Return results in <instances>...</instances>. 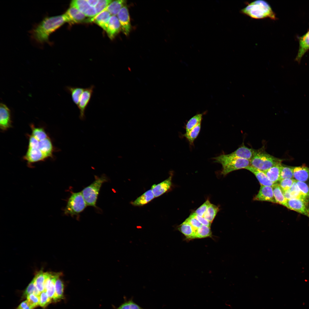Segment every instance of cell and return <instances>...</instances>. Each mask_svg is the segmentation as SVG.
<instances>
[{
	"label": "cell",
	"mask_w": 309,
	"mask_h": 309,
	"mask_svg": "<svg viewBox=\"0 0 309 309\" xmlns=\"http://www.w3.org/2000/svg\"><path fill=\"white\" fill-rule=\"evenodd\" d=\"M299 47L295 60L299 64L302 57L309 49V30L304 35L299 37Z\"/></svg>",
	"instance_id": "cell-14"
},
{
	"label": "cell",
	"mask_w": 309,
	"mask_h": 309,
	"mask_svg": "<svg viewBox=\"0 0 309 309\" xmlns=\"http://www.w3.org/2000/svg\"><path fill=\"white\" fill-rule=\"evenodd\" d=\"M84 14L86 17L91 18L95 16L97 13L95 7L90 6Z\"/></svg>",
	"instance_id": "cell-49"
},
{
	"label": "cell",
	"mask_w": 309,
	"mask_h": 309,
	"mask_svg": "<svg viewBox=\"0 0 309 309\" xmlns=\"http://www.w3.org/2000/svg\"><path fill=\"white\" fill-rule=\"evenodd\" d=\"M26 298L27 302L33 309L39 306V296L32 294L28 295Z\"/></svg>",
	"instance_id": "cell-44"
},
{
	"label": "cell",
	"mask_w": 309,
	"mask_h": 309,
	"mask_svg": "<svg viewBox=\"0 0 309 309\" xmlns=\"http://www.w3.org/2000/svg\"><path fill=\"white\" fill-rule=\"evenodd\" d=\"M215 163L222 166L221 174L225 175L233 171L245 169L250 165V161L245 159L232 157L228 154H222L213 158Z\"/></svg>",
	"instance_id": "cell-3"
},
{
	"label": "cell",
	"mask_w": 309,
	"mask_h": 309,
	"mask_svg": "<svg viewBox=\"0 0 309 309\" xmlns=\"http://www.w3.org/2000/svg\"><path fill=\"white\" fill-rule=\"evenodd\" d=\"M247 6L240 10V13L251 18L261 19L268 18L276 20L277 18L272 7L266 1L257 0L246 3Z\"/></svg>",
	"instance_id": "cell-2"
},
{
	"label": "cell",
	"mask_w": 309,
	"mask_h": 309,
	"mask_svg": "<svg viewBox=\"0 0 309 309\" xmlns=\"http://www.w3.org/2000/svg\"><path fill=\"white\" fill-rule=\"evenodd\" d=\"M276 203L286 206L287 200L279 184L275 183L272 186Z\"/></svg>",
	"instance_id": "cell-28"
},
{
	"label": "cell",
	"mask_w": 309,
	"mask_h": 309,
	"mask_svg": "<svg viewBox=\"0 0 309 309\" xmlns=\"http://www.w3.org/2000/svg\"><path fill=\"white\" fill-rule=\"evenodd\" d=\"M70 6L76 8L84 14L90 6L87 0H73L71 3Z\"/></svg>",
	"instance_id": "cell-35"
},
{
	"label": "cell",
	"mask_w": 309,
	"mask_h": 309,
	"mask_svg": "<svg viewBox=\"0 0 309 309\" xmlns=\"http://www.w3.org/2000/svg\"><path fill=\"white\" fill-rule=\"evenodd\" d=\"M154 197L150 189L145 192L134 201L131 202V204L134 206H142L150 202Z\"/></svg>",
	"instance_id": "cell-25"
},
{
	"label": "cell",
	"mask_w": 309,
	"mask_h": 309,
	"mask_svg": "<svg viewBox=\"0 0 309 309\" xmlns=\"http://www.w3.org/2000/svg\"><path fill=\"white\" fill-rule=\"evenodd\" d=\"M285 207L309 218V203L302 200L298 199L287 200Z\"/></svg>",
	"instance_id": "cell-8"
},
{
	"label": "cell",
	"mask_w": 309,
	"mask_h": 309,
	"mask_svg": "<svg viewBox=\"0 0 309 309\" xmlns=\"http://www.w3.org/2000/svg\"><path fill=\"white\" fill-rule=\"evenodd\" d=\"M121 30L119 20L116 16H111L106 31L111 39H114Z\"/></svg>",
	"instance_id": "cell-17"
},
{
	"label": "cell",
	"mask_w": 309,
	"mask_h": 309,
	"mask_svg": "<svg viewBox=\"0 0 309 309\" xmlns=\"http://www.w3.org/2000/svg\"><path fill=\"white\" fill-rule=\"evenodd\" d=\"M37 148L49 157L52 156L53 147L48 137L45 139L39 141Z\"/></svg>",
	"instance_id": "cell-27"
},
{
	"label": "cell",
	"mask_w": 309,
	"mask_h": 309,
	"mask_svg": "<svg viewBox=\"0 0 309 309\" xmlns=\"http://www.w3.org/2000/svg\"><path fill=\"white\" fill-rule=\"evenodd\" d=\"M39 297V306L43 308H45L47 306L52 300L49 297L46 292L45 291L41 293Z\"/></svg>",
	"instance_id": "cell-41"
},
{
	"label": "cell",
	"mask_w": 309,
	"mask_h": 309,
	"mask_svg": "<svg viewBox=\"0 0 309 309\" xmlns=\"http://www.w3.org/2000/svg\"><path fill=\"white\" fill-rule=\"evenodd\" d=\"M41 292L36 287L34 278L28 285L24 291L23 295V298H26L29 295L33 294L39 296Z\"/></svg>",
	"instance_id": "cell-38"
},
{
	"label": "cell",
	"mask_w": 309,
	"mask_h": 309,
	"mask_svg": "<svg viewBox=\"0 0 309 309\" xmlns=\"http://www.w3.org/2000/svg\"><path fill=\"white\" fill-rule=\"evenodd\" d=\"M250 161V165L263 171L278 164L282 160L267 153L263 148L254 149L253 156Z\"/></svg>",
	"instance_id": "cell-4"
},
{
	"label": "cell",
	"mask_w": 309,
	"mask_h": 309,
	"mask_svg": "<svg viewBox=\"0 0 309 309\" xmlns=\"http://www.w3.org/2000/svg\"><path fill=\"white\" fill-rule=\"evenodd\" d=\"M64 14L68 22L78 23L87 21L84 14L73 6H70Z\"/></svg>",
	"instance_id": "cell-13"
},
{
	"label": "cell",
	"mask_w": 309,
	"mask_h": 309,
	"mask_svg": "<svg viewBox=\"0 0 309 309\" xmlns=\"http://www.w3.org/2000/svg\"><path fill=\"white\" fill-rule=\"evenodd\" d=\"M185 220L188 222L196 231L202 225L196 218L193 213Z\"/></svg>",
	"instance_id": "cell-46"
},
{
	"label": "cell",
	"mask_w": 309,
	"mask_h": 309,
	"mask_svg": "<svg viewBox=\"0 0 309 309\" xmlns=\"http://www.w3.org/2000/svg\"><path fill=\"white\" fill-rule=\"evenodd\" d=\"M11 121L10 110L3 103L0 105V128L6 130L11 127Z\"/></svg>",
	"instance_id": "cell-11"
},
{
	"label": "cell",
	"mask_w": 309,
	"mask_h": 309,
	"mask_svg": "<svg viewBox=\"0 0 309 309\" xmlns=\"http://www.w3.org/2000/svg\"><path fill=\"white\" fill-rule=\"evenodd\" d=\"M87 206L81 192L72 193L67 201L64 211L66 215L78 216Z\"/></svg>",
	"instance_id": "cell-6"
},
{
	"label": "cell",
	"mask_w": 309,
	"mask_h": 309,
	"mask_svg": "<svg viewBox=\"0 0 309 309\" xmlns=\"http://www.w3.org/2000/svg\"><path fill=\"white\" fill-rule=\"evenodd\" d=\"M290 191L292 199H301L302 197H304L301 193L296 180L290 189Z\"/></svg>",
	"instance_id": "cell-40"
},
{
	"label": "cell",
	"mask_w": 309,
	"mask_h": 309,
	"mask_svg": "<svg viewBox=\"0 0 309 309\" xmlns=\"http://www.w3.org/2000/svg\"><path fill=\"white\" fill-rule=\"evenodd\" d=\"M219 210V208L217 206L211 203L203 217L212 223Z\"/></svg>",
	"instance_id": "cell-33"
},
{
	"label": "cell",
	"mask_w": 309,
	"mask_h": 309,
	"mask_svg": "<svg viewBox=\"0 0 309 309\" xmlns=\"http://www.w3.org/2000/svg\"><path fill=\"white\" fill-rule=\"evenodd\" d=\"M94 88V86L92 85L88 87L84 88L80 96L78 107L80 110L79 117L82 120H84L85 118V110L90 102Z\"/></svg>",
	"instance_id": "cell-7"
},
{
	"label": "cell",
	"mask_w": 309,
	"mask_h": 309,
	"mask_svg": "<svg viewBox=\"0 0 309 309\" xmlns=\"http://www.w3.org/2000/svg\"><path fill=\"white\" fill-rule=\"evenodd\" d=\"M193 214L201 224L210 227L211 223L207 221L203 217L200 216L194 213H193Z\"/></svg>",
	"instance_id": "cell-50"
},
{
	"label": "cell",
	"mask_w": 309,
	"mask_h": 309,
	"mask_svg": "<svg viewBox=\"0 0 309 309\" xmlns=\"http://www.w3.org/2000/svg\"><path fill=\"white\" fill-rule=\"evenodd\" d=\"M295 180L293 179H281L279 185L283 191L287 190L290 189Z\"/></svg>",
	"instance_id": "cell-45"
},
{
	"label": "cell",
	"mask_w": 309,
	"mask_h": 309,
	"mask_svg": "<svg viewBox=\"0 0 309 309\" xmlns=\"http://www.w3.org/2000/svg\"><path fill=\"white\" fill-rule=\"evenodd\" d=\"M211 204V203L209 200H207L203 204L197 209L194 213L200 216L203 217L208 207Z\"/></svg>",
	"instance_id": "cell-47"
},
{
	"label": "cell",
	"mask_w": 309,
	"mask_h": 309,
	"mask_svg": "<svg viewBox=\"0 0 309 309\" xmlns=\"http://www.w3.org/2000/svg\"><path fill=\"white\" fill-rule=\"evenodd\" d=\"M39 141L32 135L29 136L28 147L37 148Z\"/></svg>",
	"instance_id": "cell-48"
},
{
	"label": "cell",
	"mask_w": 309,
	"mask_h": 309,
	"mask_svg": "<svg viewBox=\"0 0 309 309\" xmlns=\"http://www.w3.org/2000/svg\"><path fill=\"white\" fill-rule=\"evenodd\" d=\"M32 135L39 141L45 139L48 137L43 128H36L32 125Z\"/></svg>",
	"instance_id": "cell-37"
},
{
	"label": "cell",
	"mask_w": 309,
	"mask_h": 309,
	"mask_svg": "<svg viewBox=\"0 0 309 309\" xmlns=\"http://www.w3.org/2000/svg\"><path fill=\"white\" fill-rule=\"evenodd\" d=\"M65 89L71 95L73 102L78 107L80 96L84 88L68 86L66 87Z\"/></svg>",
	"instance_id": "cell-26"
},
{
	"label": "cell",
	"mask_w": 309,
	"mask_h": 309,
	"mask_svg": "<svg viewBox=\"0 0 309 309\" xmlns=\"http://www.w3.org/2000/svg\"><path fill=\"white\" fill-rule=\"evenodd\" d=\"M49 157L38 148L28 147L23 158L29 164L43 161Z\"/></svg>",
	"instance_id": "cell-12"
},
{
	"label": "cell",
	"mask_w": 309,
	"mask_h": 309,
	"mask_svg": "<svg viewBox=\"0 0 309 309\" xmlns=\"http://www.w3.org/2000/svg\"><path fill=\"white\" fill-rule=\"evenodd\" d=\"M177 229L185 236L187 239H195L196 231L185 220L178 226Z\"/></svg>",
	"instance_id": "cell-24"
},
{
	"label": "cell",
	"mask_w": 309,
	"mask_h": 309,
	"mask_svg": "<svg viewBox=\"0 0 309 309\" xmlns=\"http://www.w3.org/2000/svg\"><path fill=\"white\" fill-rule=\"evenodd\" d=\"M66 22H68V21L64 14L45 17L30 31L31 37L39 44H43L46 42L50 43L49 40L50 35Z\"/></svg>",
	"instance_id": "cell-1"
},
{
	"label": "cell",
	"mask_w": 309,
	"mask_h": 309,
	"mask_svg": "<svg viewBox=\"0 0 309 309\" xmlns=\"http://www.w3.org/2000/svg\"><path fill=\"white\" fill-rule=\"evenodd\" d=\"M16 309H33L26 300L22 302Z\"/></svg>",
	"instance_id": "cell-51"
},
{
	"label": "cell",
	"mask_w": 309,
	"mask_h": 309,
	"mask_svg": "<svg viewBox=\"0 0 309 309\" xmlns=\"http://www.w3.org/2000/svg\"><path fill=\"white\" fill-rule=\"evenodd\" d=\"M111 16L108 11L104 10L94 17L88 19L86 22H94L106 31Z\"/></svg>",
	"instance_id": "cell-16"
},
{
	"label": "cell",
	"mask_w": 309,
	"mask_h": 309,
	"mask_svg": "<svg viewBox=\"0 0 309 309\" xmlns=\"http://www.w3.org/2000/svg\"><path fill=\"white\" fill-rule=\"evenodd\" d=\"M117 16L120 22L121 30L125 35H128L130 32L131 25L127 7L126 6H124L120 11Z\"/></svg>",
	"instance_id": "cell-9"
},
{
	"label": "cell",
	"mask_w": 309,
	"mask_h": 309,
	"mask_svg": "<svg viewBox=\"0 0 309 309\" xmlns=\"http://www.w3.org/2000/svg\"><path fill=\"white\" fill-rule=\"evenodd\" d=\"M201 123H200L192 129L191 131L183 135L188 140L191 144H193L194 140L199 135L200 131Z\"/></svg>",
	"instance_id": "cell-32"
},
{
	"label": "cell",
	"mask_w": 309,
	"mask_h": 309,
	"mask_svg": "<svg viewBox=\"0 0 309 309\" xmlns=\"http://www.w3.org/2000/svg\"><path fill=\"white\" fill-rule=\"evenodd\" d=\"M202 116V114H199L191 118L186 125V132H189L198 124L201 123Z\"/></svg>",
	"instance_id": "cell-31"
},
{
	"label": "cell",
	"mask_w": 309,
	"mask_h": 309,
	"mask_svg": "<svg viewBox=\"0 0 309 309\" xmlns=\"http://www.w3.org/2000/svg\"><path fill=\"white\" fill-rule=\"evenodd\" d=\"M282 162L271 167L263 172L266 174L269 180L274 184L277 183L280 180V174Z\"/></svg>",
	"instance_id": "cell-21"
},
{
	"label": "cell",
	"mask_w": 309,
	"mask_h": 309,
	"mask_svg": "<svg viewBox=\"0 0 309 309\" xmlns=\"http://www.w3.org/2000/svg\"><path fill=\"white\" fill-rule=\"evenodd\" d=\"M132 299V298L128 300L126 299L117 309H146L142 308L134 302Z\"/></svg>",
	"instance_id": "cell-39"
},
{
	"label": "cell",
	"mask_w": 309,
	"mask_h": 309,
	"mask_svg": "<svg viewBox=\"0 0 309 309\" xmlns=\"http://www.w3.org/2000/svg\"><path fill=\"white\" fill-rule=\"evenodd\" d=\"M245 169L249 171L254 174L259 181L261 185L272 186L274 184L269 180L263 171L250 165L245 168Z\"/></svg>",
	"instance_id": "cell-20"
},
{
	"label": "cell",
	"mask_w": 309,
	"mask_h": 309,
	"mask_svg": "<svg viewBox=\"0 0 309 309\" xmlns=\"http://www.w3.org/2000/svg\"><path fill=\"white\" fill-rule=\"evenodd\" d=\"M211 235L210 227L202 225L196 231L195 239L204 238Z\"/></svg>",
	"instance_id": "cell-34"
},
{
	"label": "cell",
	"mask_w": 309,
	"mask_h": 309,
	"mask_svg": "<svg viewBox=\"0 0 309 309\" xmlns=\"http://www.w3.org/2000/svg\"><path fill=\"white\" fill-rule=\"evenodd\" d=\"M95 180L81 191L87 206L97 208L96 202L102 184L108 180L104 174L100 177L94 176Z\"/></svg>",
	"instance_id": "cell-5"
},
{
	"label": "cell",
	"mask_w": 309,
	"mask_h": 309,
	"mask_svg": "<svg viewBox=\"0 0 309 309\" xmlns=\"http://www.w3.org/2000/svg\"><path fill=\"white\" fill-rule=\"evenodd\" d=\"M293 177L296 180L305 182L309 179V167L304 165L294 167Z\"/></svg>",
	"instance_id": "cell-22"
},
{
	"label": "cell",
	"mask_w": 309,
	"mask_h": 309,
	"mask_svg": "<svg viewBox=\"0 0 309 309\" xmlns=\"http://www.w3.org/2000/svg\"><path fill=\"white\" fill-rule=\"evenodd\" d=\"M62 274L58 273L55 281V291L53 298L55 302L59 301L64 298V284L60 277Z\"/></svg>",
	"instance_id": "cell-23"
},
{
	"label": "cell",
	"mask_w": 309,
	"mask_h": 309,
	"mask_svg": "<svg viewBox=\"0 0 309 309\" xmlns=\"http://www.w3.org/2000/svg\"><path fill=\"white\" fill-rule=\"evenodd\" d=\"M112 1L111 0H99L95 7L97 13L96 15L105 10Z\"/></svg>",
	"instance_id": "cell-42"
},
{
	"label": "cell",
	"mask_w": 309,
	"mask_h": 309,
	"mask_svg": "<svg viewBox=\"0 0 309 309\" xmlns=\"http://www.w3.org/2000/svg\"><path fill=\"white\" fill-rule=\"evenodd\" d=\"M253 150L254 149L248 148L243 144L235 150L228 154L232 157L250 161L253 156Z\"/></svg>",
	"instance_id": "cell-18"
},
{
	"label": "cell",
	"mask_w": 309,
	"mask_h": 309,
	"mask_svg": "<svg viewBox=\"0 0 309 309\" xmlns=\"http://www.w3.org/2000/svg\"><path fill=\"white\" fill-rule=\"evenodd\" d=\"M297 184L302 194L309 200V188L305 183L296 180Z\"/></svg>",
	"instance_id": "cell-43"
},
{
	"label": "cell",
	"mask_w": 309,
	"mask_h": 309,
	"mask_svg": "<svg viewBox=\"0 0 309 309\" xmlns=\"http://www.w3.org/2000/svg\"><path fill=\"white\" fill-rule=\"evenodd\" d=\"M87 1L90 6L95 7L97 4L98 0H87Z\"/></svg>",
	"instance_id": "cell-52"
},
{
	"label": "cell",
	"mask_w": 309,
	"mask_h": 309,
	"mask_svg": "<svg viewBox=\"0 0 309 309\" xmlns=\"http://www.w3.org/2000/svg\"><path fill=\"white\" fill-rule=\"evenodd\" d=\"M126 2L125 1L123 0L112 1L105 10L108 11L111 16H116L120 9L125 6Z\"/></svg>",
	"instance_id": "cell-29"
},
{
	"label": "cell",
	"mask_w": 309,
	"mask_h": 309,
	"mask_svg": "<svg viewBox=\"0 0 309 309\" xmlns=\"http://www.w3.org/2000/svg\"><path fill=\"white\" fill-rule=\"evenodd\" d=\"M172 176L158 183L154 184L151 187V189L155 197H159L167 192L172 185Z\"/></svg>",
	"instance_id": "cell-15"
},
{
	"label": "cell",
	"mask_w": 309,
	"mask_h": 309,
	"mask_svg": "<svg viewBox=\"0 0 309 309\" xmlns=\"http://www.w3.org/2000/svg\"><path fill=\"white\" fill-rule=\"evenodd\" d=\"M58 273L48 272V275L44 284V291H45L49 297L53 299L55 291V281Z\"/></svg>",
	"instance_id": "cell-19"
},
{
	"label": "cell",
	"mask_w": 309,
	"mask_h": 309,
	"mask_svg": "<svg viewBox=\"0 0 309 309\" xmlns=\"http://www.w3.org/2000/svg\"><path fill=\"white\" fill-rule=\"evenodd\" d=\"M48 274V272L41 270L37 272L34 278L35 286L41 293L44 291V284Z\"/></svg>",
	"instance_id": "cell-30"
},
{
	"label": "cell",
	"mask_w": 309,
	"mask_h": 309,
	"mask_svg": "<svg viewBox=\"0 0 309 309\" xmlns=\"http://www.w3.org/2000/svg\"><path fill=\"white\" fill-rule=\"evenodd\" d=\"M294 167L282 164L281 167L280 180L284 179H291L294 178Z\"/></svg>",
	"instance_id": "cell-36"
},
{
	"label": "cell",
	"mask_w": 309,
	"mask_h": 309,
	"mask_svg": "<svg viewBox=\"0 0 309 309\" xmlns=\"http://www.w3.org/2000/svg\"><path fill=\"white\" fill-rule=\"evenodd\" d=\"M253 200L276 203L272 186L261 185L258 194Z\"/></svg>",
	"instance_id": "cell-10"
}]
</instances>
